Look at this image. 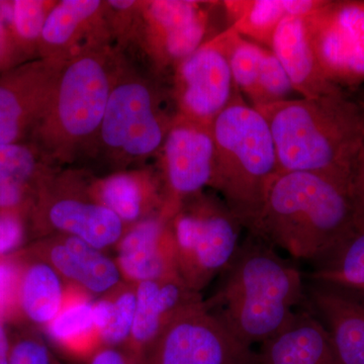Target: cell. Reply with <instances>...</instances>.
Returning <instances> with one entry per match:
<instances>
[{
    "label": "cell",
    "instance_id": "obj_7",
    "mask_svg": "<svg viewBox=\"0 0 364 364\" xmlns=\"http://www.w3.org/2000/svg\"><path fill=\"white\" fill-rule=\"evenodd\" d=\"M173 119L162 111L161 100L153 85L119 72L97 138L114 159H145L161 150Z\"/></svg>",
    "mask_w": 364,
    "mask_h": 364
},
{
    "label": "cell",
    "instance_id": "obj_11",
    "mask_svg": "<svg viewBox=\"0 0 364 364\" xmlns=\"http://www.w3.org/2000/svg\"><path fill=\"white\" fill-rule=\"evenodd\" d=\"M160 151L167 205L176 212L186 198L210 186L215 159L212 126L176 114Z\"/></svg>",
    "mask_w": 364,
    "mask_h": 364
},
{
    "label": "cell",
    "instance_id": "obj_23",
    "mask_svg": "<svg viewBox=\"0 0 364 364\" xmlns=\"http://www.w3.org/2000/svg\"><path fill=\"white\" fill-rule=\"evenodd\" d=\"M98 203L109 208L123 222L140 220L157 203L156 188L145 176L117 173L97 186Z\"/></svg>",
    "mask_w": 364,
    "mask_h": 364
},
{
    "label": "cell",
    "instance_id": "obj_6",
    "mask_svg": "<svg viewBox=\"0 0 364 364\" xmlns=\"http://www.w3.org/2000/svg\"><path fill=\"white\" fill-rule=\"evenodd\" d=\"M177 270L198 291L221 275L233 260L244 229L221 196L198 193L186 198L170 219Z\"/></svg>",
    "mask_w": 364,
    "mask_h": 364
},
{
    "label": "cell",
    "instance_id": "obj_12",
    "mask_svg": "<svg viewBox=\"0 0 364 364\" xmlns=\"http://www.w3.org/2000/svg\"><path fill=\"white\" fill-rule=\"evenodd\" d=\"M217 2L155 0L143 4L151 54L162 67H176L205 43Z\"/></svg>",
    "mask_w": 364,
    "mask_h": 364
},
{
    "label": "cell",
    "instance_id": "obj_1",
    "mask_svg": "<svg viewBox=\"0 0 364 364\" xmlns=\"http://www.w3.org/2000/svg\"><path fill=\"white\" fill-rule=\"evenodd\" d=\"M205 309L241 343L261 344L306 306L305 275L252 233L221 274Z\"/></svg>",
    "mask_w": 364,
    "mask_h": 364
},
{
    "label": "cell",
    "instance_id": "obj_32",
    "mask_svg": "<svg viewBox=\"0 0 364 364\" xmlns=\"http://www.w3.org/2000/svg\"><path fill=\"white\" fill-rule=\"evenodd\" d=\"M23 230L16 215H0V255L14 250L23 240Z\"/></svg>",
    "mask_w": 364,
    "mask_h": 364
},
{
    "label": "cell",
    "instance_id": "obj_27",
    "mask_svg": "<svg viewBox=\"0 0 364 364\" xmlns=\"http://www.w3.org/2000/svg\"><path fill=\"white\" fill-rule=\"evenodd\" d=\"M136 312V294L126 291L114 301L95 303V328L98 336L107 344H117L132 335Z\"/></svg>",
    "mask_w": 364,
    "mask_h": 364
},
{
    "label": "cell",
    "instance_id": "obj_33",
    "mask_svg": "<svg viewBox=\"0 0 364 364\" xmlns=\"http://www.w3.org/2000/svg\"><path fill=\"white\" fill-rule=\"evenodd\" d=\"M16 272L13 264L0 261V313L6 311L13 299L16 284Z\"/></svg>",
    "mask_w": 364,
    "mask_h": 364
},
{
    "label": "cell",
    "instance_id": "obj_30",
    "mask_svg": "<svg viewBox=\"0 0 364 364\" xmlns=\"http://www.w3.org/2000/svg\"><path fill=\"white\" fill-rule=\"evenodd\" d=\"M354 229L364 231V148L352 170L348 184Z\"/></svg>",
    "mask_w": 364,
    "mask_h": 364
},
{
    "label": "cell",
    "instance_id": "obj_22",
    "mask_svg": "<svg viewBox=\"0 0 364 364\" xmlns=\"http://www.w3.org/2000/svg\"><path fill=\"white\" fill-rule=\"evenodd\" d=\"M49 258L57 272L91 293H105L121 279V270L114 261L75 237L68 236L55 244Z\"/></svg>",
    "mask_w": 364,
    "mask_h": 364
},
{
    "label": "cell",
    "instance_id": "obj_5",
    "mask_svg": "<svg viewBox=\"0 0 364 364\" xmlns=\"http://www.w3.org/2000/svg\"><path fill=\"white\" fill-rule=\"evenodd\" d=\"M119 70L100 47L76 53L60 67L36 131L54 159L70 158L97 139Z\"/></svg>",
    "mask_w": 364,
    "mask_h": 364
},
{
    "label": "cell",
    "instance_id": "obj_13",
    "mask_svg": "<svg viewBox=\"0 0 364 364\" xmlns=\"http://www.w3.org/2000/svg\"><path fill=\"white\" fill-rule=\"evenodd\" d=\"M63 62L43 59L0 80V146L37 128Z\"/></svg>",
    "mask_w": 364,
    "mask_h": 364
},
{
    "label": "cell",
    "instance_id": "obj_29",
    "mask_svg": "<svg viewBox=\"0 0 364 364\" xmlns=\"http://www.w3.org/2000/svg\"><path fill=\"white\" fill-rule=\"evenodd\" d=\"M52 4L38 0L0 2V14L16 37L25 43L35 42L41 39Z\"/></svg>",
    "mask_w": 364,
    "mask_h": 364
},
{
    "label": "cell",
    "instance_id": "obj_25",
    "mask_svg": "<svg viewBox=\"0 0 364 364\" xmlns=\"http://www.w3.org/2000/svg\"><path fill=\"white\" fill-rule=\"evenodd\" d=\"M35 151L20 143L0 146V208L18 207L37 173Z\"/></svg>",
    "mask_w": 364,
    "mask_h": 364
},
{
    "label": "cell",
    "instance_id": "obj_36",
    "mask_svg": "<svg viewBox=\"0 0 364 364\" xmlns=\"http://www.w3.org/2000/svg\"><path fill=\"white\" fill-rule=\"evenodd\" d=\"M6 43L0 41V57H1L2 53H4V50H6Z\"/></svg>",
    "mask_w": 364,
    "mask_h": 364
},
{
    "label": "cell",
    "instance_id": "obj_4",
    "mask_svg": "<svg viewBox=\"0 0 364 364\" xmlns=\"http://www.w3.org/2000/svg\"><path fill=\"white\" fill-rule=\"evenodd\" d=\"M214 171L210 188L249 230L259 215L279 160L267 119L237 92L212 124Z\"/></svg>",
    "mask_w": 364,
    "mask_h": 364
},
{
    "label": "cell",
    "instance_id": "obj_34",
    "mask_svg": "<svg viewBox=\"0 0 364 364\" xmlns=\"http://www.w3.org/2000/svg\"><path fill=\"white\" fill-rule=\"evenodd\" d=\"M90 364H131L122 352L107 348L100 350L91 359Z\"/></svg>",
    "mask_w": 364,
    "mask_h": 364
},
{
    "label": "cell",
    "instance_id": "obj_9",
    "mask_svg": "<svg viewBox=\"0 0 364 364\" xmlns=\"http://www.w3.org/2000/svg\"><path fill=\"white\" fill-rule=\"evenodd\" d=\"M306 21L328 80L338 87L364 80V1H325Z\"/></svg>",
    "mask_w": 364,
    "mask_h": 364
},
{
    "label": "cell",
    "instance_id": "obj_21",
    "mask_svg": "<svg viewBox=\"0 0 364 364\" xmlns=\"http://www.w3.org/2000/svg\"><path fill=\"white\" fill-rule=\"evenodd\" d=\"M48 219L57 230L97 250L116 243L123 235L124 222L100 203L60 198L50 205Z\"/></svg>",
    "mask_w": 364,
    "mask_h": 364
},
{
    "label": "cell",
    "instance_id": "obj_10",
    "mask_svg": "<svg viewBox=\"0 0 364 364\" xmlns=\"http://www.w3.org/2000/svg\"><path fill=\"white\" fill-rule=\"evenodd\" d=\"M237 92L222 33L176 67L174 97L178 116L212 126Z\"/></svg>",
    "mask_w": 364,
    "mask_h": 364
},
{
    "label": "cell",
    "instance_id": "obj_18",
    "mask_svg": "<svg viewBox=\"0 0 364 364\" xmlns=\"http://www.w3.org/2000/svg\"><path fill=\"white\" fill-rule=\"evenodd\" d=\"M200 301L178 273L139 282L131 336L139 346L148 348L173 318Z\"/></svg>",
    "mask_w": 364,
    "mask_h": 364
},
{
    "label": "cell",
    "instance_id": "obj_8",
    "mask_svg": "<svg viewBox=\"0 0 364 364\" xmlns=\"http://www.w3.org/2000/svg\"><path fill=\"white\" fill-rule=\"evenodd\" d=\"M147 349L146 364H256V352L235 338L203 301L182 311Z\"/></svg>",
    "mask_w": 364,
    "mask_h": 364
},
{
    "label": "cell",
    "instance_id": "obj_20",
    "mask_svg": "<svg viewBox=\"0 0 364 364\" xmlns=\"http://www.w3.org/2000/svg\"><path fill=\"white\" fill-rule=\"evenodd\" d=\"M107 2L97 0H63L53 6L48 14L40 44L44 59L65 61L72 50L98 26Z\"/></svg>",
    "mask_w": 364,
    "mask_h": 364
},
{
    "label": "cell",
    "instance_id": "obj_24",
    "mask_svg": "<svg viewBox=\"0 0 364 364\" xmlns=\"http://www.w3.org/2000/svg\"><path fill=\"white\" fill-rule=\"evenodd\" d=\"M23 312L33 322L48 325L64 306L63 287L51 264L38 263L23 274L20 284Z\"/></svg>",
    "mask_w": 364,
    "mask_h": 364
},
{
    "label": "cell",
    "instance_id": "obj_35",
    "mask_svg": "<svg viewBox=\"0 0 364 364\" xmlns=\"http://www.w3.org/2000/svg\"><path fill=\"white\" fill-rule=\"evenodd\" d=\"M9 352H11V346H9V340H7L6 332L0 326V364H9Z\"/></svg>",
    "mask_w": 364,
    "mask_h": 364
},
{
    "label": "cell",
    "instance_id": "obj_15",
    "mask_svg": "<svg viewBox=\"0 0 364 364\" xmlns=\"http://www.w3.org/2000/svg\"><path fill=\"white\" fill-rule=\"evenodd\" d=\"M171 217V213L165 210L145 218L122 238L117 267L128 279L139 284L178 273Z\"/></svg>",
    "mask_w": 364,
    "mask_h": 364
},
{
    "label": "cell",
    "instance_id": "obj_19",
    "mask_svg": "<svg viewBox=\"0 0 364 364\" xmlns=\"http://www.w3.org/2000/svg\"><path fill=\"white\" fill-rule=\"evenodd\" d=\"M323 0H232L222 2L230 28L242 37L270 49L277 26L287 16L309 18Z\"/></svg>",
    "mask_w": 364,
    "mask_h": 364
},
{
    "label": "cell",
    "instance_id": "obj_26",
    "mask_svg": "<svg viewBox=\"0 0 364 364\" xmlns=\"http://www.w3.org/2000/svg\"><path fill=\"white\" fill-rule=\"evenodd\" d=\"M313 267V272L305 275L308 279L353 289L364 287V231L354 232Z\"/></svg>",
    "mask_w": 364,
    "mask_h": 364
},
{
    "label": "cell",
    "instance_id": "obj_3",
    "mask_svg": "<svg viewBox=\"0 0 364 364\" xmlns=\"http://www.w3.org/2000/svg\"><path fill=\"white\" fill-rule=\"evenodd\" d=\"M247 232L315 264L355 232L348 189L318 174L282 172Z\"/></svg>",
    "mask_w": 364,
    "mask_h": 364
},
{
    "label": "cell",
    "instance_id": "obj_28",
    "mask_svg": "<svg viewBox=\"0 0 364 364\" xmlns=\"http://www.w3.org/2000/svg\"><path fill=\"white\" fill-rule=\"evenodd\" d=\"M93 306L95 303L86 299L64 304L58 315L47 325L50 337L58 343L74 346L97 333Z\"/></svg>",
    "mask_w": 364,
    "mask_h": 364
},
{
    "label": "cell",
    "instance_id": "obj_16",
    "mask_svg": "<svg viewBox=\"0 0 364 364\" xmlns=\"http://www.w3.org/2000/svg\"><path fill=\"white\" fill-rule=\"evenodd\" d=\"M256 364H341L329 333L306 306L260 344Z\"/></svg>",
    "mask_w": 364,
    "mask_h": 364
},
{
    "label": "cell",
    "instance_id": "obj_14",
    "mask_svg": "<svg viewBox=\"0 0 364 364\" xmlns=\"http://www.w3.org/2000/svg\"><path fill=\"white\" fill-rule=\"evenodd\" d=\"M306 308L322 322L341 364H364V293L305 277Z\"/></svg>",
    "mask_w": 364,
    "mask_h": 364
},
{
    "label": "cell",
    "instance_id": "obj_2",
    "mask_svg": "<svg viewBox=\"0 0 364 364\" xmlns=\"http://www.w3.org/2000/svg\"><path fill=\"white\" fill-rule=\"evenodd\" d=\"M272 131L279 173L309 172L348 189L364 148V109L343 93L258 107Z\"/></svg>",
    "mask_w": 364,
    "mask_h": 364
},
{
    "label": "cell",
    "instance_id": "obj_37",
    "mask_svg": "<svg viewBox=\"0 0 364 364\" xmlns=\"http://www.w3.org/2000/svg\"><path fill=\"white\" fill-rule=\"evenodd\" d=\"M359 289V291H363V293H364V287H360V289Z\"/></svg>",
    "mask_w": 364,
    "mask_h": 364
},
{
    "label": "cell",
    "instance_id": "obj_31",
    "mask_svg": "<svg viewBox=\"0 0 364 364\" xmlns=\"http://www.w3.org/2000/svg\"><path fill=\"white\" fill-rule=\"evenodd\" d=\"M9 364H51L49 351L35 339H23L11 347Z\"/></svg>",
    "mask_w": 364,
    "mask_h": 364
},
{
    "label": "cell",
    "instance_id": "obj_17",
    "mask_svg": "<svg viewBox=\"0 0 364 364\" xmlns=\"http://www.w3.org/2000/svg\"><path fill=\"white\" fill-rule=\"evenodd\" d=\"M270 50L301 97L342 92L341 88L328 80L318 64L305 18H284L273 35Z\"/></svg>",
    "mask_w": 364,
    "mask_h": 364
}]
</instances>
